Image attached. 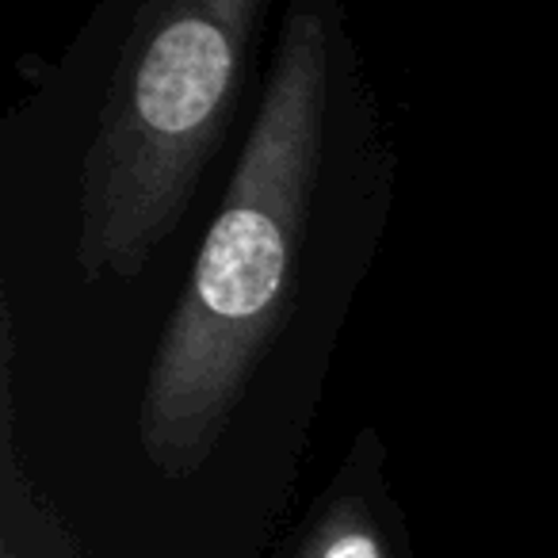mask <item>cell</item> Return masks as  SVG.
I'll use <instances>...</instances> for the list:
<instances>
[{"label":"cell","mask_w":558,"mask_h":558,"mask_svg":"<svg viewBox=\"0 0 558 558\" xmlns=\"http://www.w3.org/2000/svg\"><path fill=\"white\" fill-rule=\"evenodd\" d=\"M326 88V20L318 9H291L222 210L142 390L138 440L165 478L207 463L283 322L318 187Z\"/></svg>","instance_id":"obj_1"},{"label":"cell","mask_w":558,"mask_h":558,"mask_svg":"<svg viewBox=\"0 0 558 558\" xmlns=\"http://www.w3.org/2000/svg\"><path fill=\"white\" fill-rule=\"evenodd\" d=\"M256 20V0L142 9L81 172L77 268L88 283L134 279L177 230L226 131Z\"/></svg>","instance_id":"obj_2"},{"label":"cell","mask_w":558,"mask_h":558,"mask_svg":"<svg viewBox=\"0 0 558 558\" xmlns=\"http://www.w3.org/2000/svg\"><path fill=\"white\" fill-rule=\"evenodd\" d=\"M311 558H387V555H383V543L372 524H364V520H333L322 532Z\"/></svg>","instance_id":"obj_3"},{"label":"cell","mask_w":558,"mask_h":558,"mask_svg":"<svg viewBox=\"0 0 558 558\" xmlns=\"http://www.w3.org/2000/svg\"><path fill=\"white\" fill-rule=\"evenodd\" d=\"M4 512H9V517L16 520L20 532H24V539H27V527H24V520H20V512L12 509V505H4ZM4 558H32V539L20 543L16 527H9V524H4Z\"/></svg>","instance_id":"obj_4"}]
</instances>
